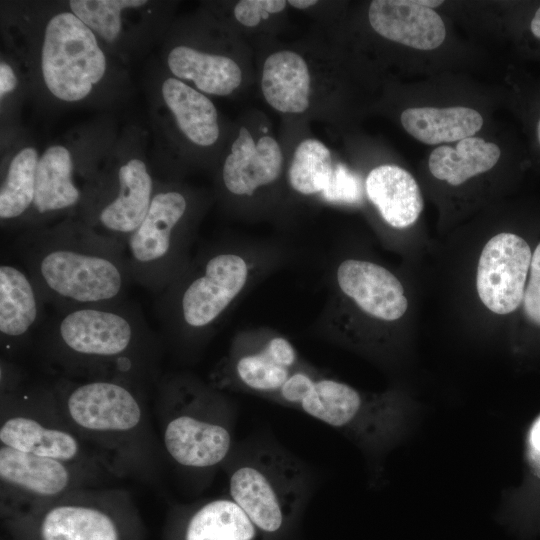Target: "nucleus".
<instances>
[{
	"label": "nucleus",
	"mask_w": 540,
	"mask_h": 540,
	"mask_svg": "<svg viewBox=\"0 0 540 540\" xmlns=\"http://www.w3.org/2000/svg\"><path fill=\"white\" fill-rule=\"evenodd\" d=\"M14 249L56 311L121 302L133 282L124 248L79 219L27 228Z\"/></svg>",
	"instance_id": "1"
},
{
	"label": "nucleus",
	"mask_w": 540,
	"mask_h": 540,
	"mask_svg": "<svg viewBox=\"0 0 540 540\" xmlns=\"http://www.w3.org/2000/svg\"><path fill=\"white\" fill-rule=\"evenodd\" d=\"M45 350L64 368L93 372L138 369L156 354L158 339L141 310L123 300L56 311Z\"/></svg>",
	"instance_id": "2"
},
{
	"label": "nucleus",
	"mask_w": 540,
	"mask_h": 540,
	"mask_svg": "<svg viewBox=\"0 0 540 540\" xmlns=\"http://www.w3.org/2000/svg\"><path fill=\"white\" fill-rule=\"evenodd\" d=\"M248 274L246 260L230 251L212 252L186 265L156 300L167 336L185 343L204 336L244 289Z\"/></svg>",
	"instance_id": "3"
},
{
	"label": "nucleus",
	"mask_w": 540,
	"mask_h": 540,
	"mask_svg": "<svg viewBox=\"0 0 540 540\" xmlns=\"http://www.w3.org/2000/svg\"><path fill=\"white\" fill-rule=\"evenodd\" d=\"M161 389L169 405L163 443L172 460L197 471L225 461L232 448L233 416L224 398L187 379L166 381Z\"/></svg>",
	"instance_id": "4"
},
{
	"label": "nucleus",
	"mask_w": 540,
	"mask_h": 540,
	"mask_svg": "<svg viewBox=\"0 0 540 540\" xmlns=\"http://www.w3.org/2000/svg\"><path fill=\"white\" fill-rule=\"evenodd\" d=\"M307 491V474L294 456L273 447L254 450L236 462L229 474L228 493L265 535L283 531Z\"/></svg>",
	"instance_id": "5"
},
{
	"label": "nucleus",
	"mask_w": 540,
	"mask_h": 540,
	"mask_svg": "<svg viewBox=\"0 0 540 540\" xmlns=\"http://www.w3.org/2000/svg\"><path fill=\"white\" fill-rule=\"evenodd\" d=\"M188 212L189 200L184 193L155 188L146 217L124 247L133 282L157 295L187 265Z\"/></svg>",
	"instance_id": "6"
},
{
	"label": "nucleus",
	"mask_w": 540,
	"mask_h": 540,
	"mask_svg": "<svg viewBox=\"0 0 540 540\" xmlns=\"http://www.w3.org/2000/svg\"><path fill=\"white\" fill-rule=\"evenodd\" d=\"M54 394L72 430L100 447L116 450L142 425V406L124 381L98 378L58 387Z\"/></svg>",
	"instance_id": "7"
},
{
	"label": "nucleus",
	"mask_w": 540,
	"mask_h": 540,
	"mask_svg": "<svg viewBox=\"0 0 540 540\" xmlns=\"http://www.w3.org/2000/svg\"><path fill=\"white\" fill-rule=\"evenodd\" d=\"M40 63L47 89L65 102L85 99L107 69L96 35L76 15L66 11L48 21Z\"/></svg>",
	"instance_id": "8"
},
{
	"label": "nucleus",
	"mask_w": 540,
	"mask_h": 540,
	"mask_svg": "<svg viewBox=\"0 0 540 540\" xmlns=\"http://www.w3.org/2000/svg\"><path fill=\"white\" fill-rule=\"evenodd\" d=\"M154 192L146 163L130 158L84 190L79 220L124 248L146 217Z\"/></svg>",
	"instance_id": "9"
},
{
	"label": "nucleus",
	"mask_w": 540,
	"mask_h": 540,
	"mask_svg": "<svg viewBox=\"0 0 540 540\" xmlns=\"http://www.w3.org/2000/svg\"><path fill=\"white\" fill-rule=\"evenodd\" d=\"M131 507L122 489L82 487L20 514L37 517L40 540H123L120 514Z\"/></svg>",
	"instance_id": "10"
},
{
	"label": "nucleus",
	"mask_w": 540,
	"mask_h": 540,
	"mask_svg": "<svg viewBox=\"0 0 540 540\" xmlns=\"http://www.w3.org/2000/svg\"><path fill=\"white\" fill-rule=\"evenodd\" d=\"M87 467L0 446L1 498L17 514L82 488Z\"/></svg>",
	"instance_id": "11"
},
{
	"label": "nucleus",
	"mask_w": 540,
	"mask_h": 540,
	"mask_svg": "<svg viewBox=\"0 0 540 540\" xmlns=\"http://www.w3.org/2000/svg\"><path fill=\"white\" fill-rule=\"evenodd\" d=\"M5 399L15 408L1 420L0 442L16 450L87 467L80 437L68 424L41 417L36 392L20 396L10 389Z\"/></svg>",
	"instance_id": "12"
},
{
	"label": "nucleus",
	"mask_w": 540,
	"mask_h": 540,
	"mask_svg": "<svg viewBox=\"0 0 540 540\" xmlns=\"http://www.w3.org/2000/svg\"><path fill=\"white\" fill-rule=\"evenodd\" d=\"M532 252L528 243L513 233H499L484 246L477 267L480 300L492 312L515 311L524 298Z\"/></svg>",
	"instance_id": "13"
},
{
	"label": "nucleus",
	"mask_w": 540,
	"mask_h": 540,
	"mask_svg": "<svg viewBox=\"0 0 540 540\" xmlns=\"http://www.w3.org/2000/svg\"><path fill=\"white\" fill-rule=\"evenodd\" d=\"M297 365L293 345L284 337L274 336L254 347H236L216 375L215 384L270 399L299 368Z\"/></svg>",
	"instance_id": "14"
},
{
	"label": "nucleus",
	"mask_w": 540,
	"mask_h": 540,
	"mask_svg": "<svg viewBox=\"0 0 540 540\" xmlns=\"http://www.w3.org/2000/svg\"><path fill=\"white\" fill-rule=\"evenodd\" d=\"M336 279L341 291L371 317L395 321L407 310L408 301L401 282L381 265L347 259L338 266Z\"/></svg>",
	"instance_id": "15"
},
{
	"label": "nucleus",
	"mask_w": 540,
	"mask_h": 540,
	"mask_svg": "<svg viewBox=\"0 0 540 540\" xmlns=\"http://www.w3.org/2000/svg\"><path fill=\"white\" fill-rule=\"evenodd\" d=\"M368 18L382 37L419 50L439 47L446 36L439 14L416 0H374Z\"/></svg>",
	"instance_id": "16"
},
{
	"label": "nucleus",
	"mask_w": 540,
	"mask_h": 540,
	"mask_svg": "<svg viewBox=\"0 0 540 540\" xmlns=\"http://www.w3.org/2000/svg\"><path fill=\"white\" fill-rule=\"evenodd\" d=\"M82 198L73 179L70 151L63 145H52L39 158L34 201L24 226H45L50 219L80 206Z\"/></svg>",
	"instance_id": "17"
},
{
	"label": "nucleus",
	"mask_w": 540,
	"mask_h": 540,
	"mask_svg": "<svg viewBox=\"0 0 540 540\" xmlns=\"http://www.w3.org/2000/svg\"><path fill=\"white\" fill-rule=\"evenodd\" d=\"M283 156L277 141L270 136L257 143L246 127H241L222 168L226 189L234 195L251 196L261 186L279 177Z\"/></svg>",
	"instance_id": "18"
},
{
	"label": "nucleus",
	"mask_w": 540,
	"mask_h": 540,
	"mask_svg": "<svg viewBox=\"0 0 540 540\" xmlns=\"http://www.w3.org/2000/svg\"><path fill=\"white\" fill-rule=\"evenodd\" d=\"M35 283L21 267L0 266V336L6 349L21 346L39 324L44 308Z\"/></svg>",
	"instance_id": "19"
},
{
	"label": "nucleus",
	"mask_w": 540,
	"mask_h": 540,
	"mask_svg": "<svg viewBox=\"0 0 540 540\" xmlns=\"http://www.w3.org/2000/svg\"><path fill=\"white\" fill-rule=\"evenodd\" d=\"M365 190L382 218L394 228L409 227L423 210V198L416 180L397 165H380L372 169L365 180Z\"/></svg>",
	"instance_id": "20"
},
{
	"label": "nucleus",
	"mask_w": 540,
	"mask_h": 540,
	"mask_svg": "<svg viewBox=\"0 0 540 540\" xmlns=\"http://www.w3.org/2000/svg\"><path fill=\"white\" fill-rule=\"evenodd\" d=\"M310 73L295 52L279 51L265 61L261 88L267 103L283 113H303L309 107Z\"/></svg>",
	"instance_id": "21"
},
{
	"label": "nucleus",
	"mask_w": 540,
	"mask_h": 540,
	"mask_svg": "<svg viewBox=\"0 0 540 540\" xmlns=\"http://www.w3.org/2000/svg\"><path fill=\"white\" fill-rule=\"evenodd\" d=\"M167 65L177 79L190 80L202 92L226 96L242 81L239 65L231 58L179 45L167 56Z\"/></svg>",
	"instance_id": "22"
},
{
	"label": "nucleus",
	"mask_w": 540,
	"mask_h": 540,
	"mask_svg": "<svg viewBox=\"0 0 540 540\" xmlns=\"http://www.w3.org/2000/svg\"><path fill=\"white\" fill-rule=\"evenodd\" d=\"M161 93L177 126L188 140L203 147L217 141L220 132L218 114L209 98L174 77L162 83Z\"/></svg>",
	"instance_id": "23"
},
{
	"label": "nucleus",
	"mask_w": 540,
	"mask_h": 540,
	"mask_svg": "<svg viewBox=\"0 0 540 540\" xmlns=\"http://www.w3.org/2000/svg\"><path fill=\"white\" fill-rule=\"evenodd\" d=\"M400 120L407 133L429 145L473 137L483 125L479 112L460 106L408 108L401 113Z\"/></svg>",
	"instance_id": "24"
},
{
	"label": "nucleus",
	"mask_w": 540,
	"mask_h": 540,
	"mask_svg": "<svg viewBox=\"0 0 540 540\" xmlns=\"http://www.w3.org/2000/svg\"><path fill=\"white\" fill-rule=\"evenodd\" d=\"M183 540H266L245 512L229 497L200 504L189 516Z\"/></svg>",
	"instance_id": "25"
},
{
	"label": "nucleus",
	"mask_w": 540,
	"mask_h": 540,
	"mask_svg": "<svg viewBox=\"0 0 540 540\" xmlns=\"http://www.w3.org/2000/svg\"><path fill=\"white\" fill-rule=\"evenodd\" d=\"M500 155V148L495 143L473 136L458 141L454 147L435 148L429 156L428 166L435 178L458 186L493 168Z\"/></svg>",
	"instance_id": "26"
},
{
	"label": "nucleus",
	"mask_w": 540,
	"mask_h": 540,
	"mask_svg": "<svg viewBox=\"0 0 540 540\" xmlns=\"http://www.w3.org/2000/svg\"><path fill=\"white\" fill-rule=\"evenodd\" d=\"M38 161L33 147H24L11 159L0 189L2 226L24 225L34 201Z\"/></svg>",
	"instance_id": "27"
},
{
	"label": "nucleus",
	"mask_w": 540,
	"mask_h": 540,
	"mask_svg": "<svg viewBox=\"0 0 540 540\" xmlns=\"http://www.w3.org/2000/svg\"><path fill=\"white\" fill-rule=\"evenodd\" d=\"M331 153L319 140L305 139L294 151L289 167L291 187L303 195L323 193L334 172Z\"/></svg>",
	"instance_id": "28"
},
{
	"label": "nucleus",
	"mask_w": 540,
	"mask_h": 540,
	"mask_svg": "<svg viewBox=\"0 0 540 540\" xmlns=\"http://www.w3.org/2000/svg\"><path fill=\"white\" fill-rule=\"evenodd\" d=\"M145 0H71V12L95 35L107 43L117 40L122 29V14L126 9L145 6Z\"/></svg>",
	"instance_id": "29"
},
{
	"label": "nucleus",
	"mask_w": 540,
	"mask_h": 540,
	"mask_svg": "<svg viewBox=\"0 0 540 540\" xmlns=\"http://www.w3.org/2000/svg\"><path fill=\"white\" fill-rule=\"evenodd\" d=\"M322 194L329 201L354 203L361 197L360 182L345 166L337 164L332 179Z\"/></svg>",
	"instance_id": "30"
},
{
	"label": "nucleus",
	"mask_w": 540,
	"mask_h": 540,
	"mask_svg": "<svg viewBox=\"0 0 540 540\" xmlns=\"http://www.w3.org/2000/svg\"><path fill=\"white\" fill-rule=\"evenodd\" d=\"M286 5L284 0H241L234 7V16L242 25L255 27L269 14L281 12Z\"/></svg>",
	"instance_id": "31"
},
{
	"label": "nucleus",
	"mask_w": 540,
	"mask_h": 540,
	"mask_svg": "<svg viewBox=\"0 0 540 540\" xmlns=\"http://www.w3.org/2000/svg\"><path fill=\"white\" fill-rule=\"evenodd\" d=\"M529 271L523 298L524 312L532 323L540 326V243L532 253Z\"/></svg>",
	"instance_id": "32"
},
{
	"label": "nucleus",
	"mask_w": 540,
	"mask_h": 540,
	"mask_svg": "<svg viewBox=\"0 0 540 540\" xmlns=\"http://www.w3.org/2000/svg\"><path fill=\"white\" fill-rule=\"evenodd\" d=\"M18 83L17 76L12 67L5 61L0 63V96L1 99L14 91Z\"/></svg>",
	"instance_id": "33"
},
{
	"label": "nucleus",
	"mask_w": 540,
	"mask_h": 540,
	"mask_svg": "<svg viewBox=\"0 0 540 540\" xmlns=\"http://www.w3.org/2000/svg\"><path fill=\"white\" fill-rule=\"evenodd\" d=\"M529 443L531 458L540 468V417L535 421L531 428Z\"/></svg>",
	"instance_id": "34"
},
{
	"label": "nucleus",
	"mask_w": 540,
	"mask_h": 540,
	"mask_svg": "<svg viewBox=\"0 0 540 540\" xmlns=\"http://www.w3.org/2000/svg\"><path fill=\"white\" fill-rule=\"evenodd\" d=\"M530 28H531V31L533 33V35L540 39V7L538 8V10L535 12V15L531 21V25H530Z\"/></svg>",
	"instance_id": "35"
},
{
	"label": "nucleus",
	"mask_w": 540,
	"mask_h": 540,
	"mask_svg": "<svg viewBox=\"0 0 540 540\" xmlns=\"http://www.w3.org/2000/svg\"><path fill=\"white\" fill-rule=\"evenodd\" d=\"M288 3L295 8L305 9V8H308L310 6L317 4V1L316 0H290L288 1Z\"/></svg>",
	"instance_id": "36"
},
{
	"label": "nucleus",
	"mask_w": 540,
	"mask_h": 540,
	"mask_svg": "<svg viewBox=\"0 0 540 540\" xmlns=\"http://www.w3.org/2000/svg\"><path fill=\"white\" fill-rule=\"evenodd\" d=\"M416 2L424 7L433 9L434 7H438L443 3V1L438 0H416Z\"/></svg>",
	"instance_id": "37"
},
{
	"label": "nucleus",
	"mask_w": 540,
	"mask_h": 540,
	"mask_svg": "<svg viewBox=\"0 0 540 540\" xmlns=\"http://www.w3.org/2000/svg\"><path fill=\"white\" fill-rule=\"evenodd\" d=\"M537 135H538V139H539V142H540V120H539L538 126H537Z\"/></svg>",
	"instance_id": "38"
}]
</instances>
